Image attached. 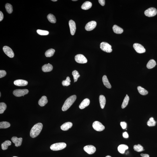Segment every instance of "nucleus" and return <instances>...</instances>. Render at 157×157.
I'll list each match as a JSON object with an SVG mask.
<instances>
[{"label":"nucleus","instance_id":"obj_43","mask_svg":"<svg viewBox=\"0 0 157 157\" xmlns=\"http://www.w3.org/2000/svg\"><path fill=\"white\" fill-rule=\"evenodd\" d=\"M123 137L125 138H127L129 137V135L128 133L126 132H125L123 134Z\"/></svg>","mask_w":157,"mask_h":157},{"label":"nucleus","instance_id":"obj_31","mask_svg":"<svg viewBox=\"0 0 157 157\" xmlns=\"http://www.w3.org/2000/svg\"><path fill=\"white\" fill-rule=\"evenodd\" d=\"M129 100V97L128 96H126L123 100L122 104L121 107L122 109H124L127 106L128 104Z\"/></svg>","mask_w":157,"mask_h":157},{"label":"nucleus","instance_id":"obj_24","mask_svg":"<svg viewBox=\"0 0 157 157\" xmlns=\"http://www.w3.org/2000/svg\"><path fill=\"white\" fill-rule=\"evenodd\" d=\"M113 29L114 33L116 34H121L123 33V29L116 25H114L113 27Z\"/></svg>","mask_w":157,"mask_h":157},{"label":"nucleus","instance_id":"obj_12","mask_svg":"<svg viewBox=\"0 0 157 157\" xmlns=\"http://www.w3.org/2000/svg\"><path fill=\"white\" fill-rule=\"evenodd\" d=\"M97 23L94 21H91L88 22L85 27V29L87 31H91L93 30L96 27Z\"/></svg>","mask_w":157,"mask_h":157},{"label":"nucleus","instance_id":"obj_19","mask_svg":"<svg viewBox=\"0 0 157 157\" xmlns=\"http://www.w3.org/2000/svg\"><path fill=\"white\" fill-rule=\"evenodd\" d=\"M48 102L47 97L46 96H43L38 101V103L40 106H45Z\"/></svg>","mask_w":157,"mask_h":157},{"label":"nucleus","instance_id":"obj_25","mask_svg":"<svg viewBox=\"0 0 157 157\" xmlns=\"http://www.w3.org/2000/svg\"><path fill=\"white\" fill-rule=\"evenodd\" d=\"M156 65V62L153 60H149L147 65V67L148 69H152Z\"/></svg>","mask_w":157,"mask_h":157},{"label":"nucleus","instance_id":"obj_22","mask_svg":"<svg viewBox=\"0 0 157 157\" xmlns=\"http://www.w3.org/2000/svg\"><path fill=\"white\" fill-rule=\"evenodd\" d=\"M102 81L103 84L106 88H111V86L110 84L106 75L103 76L102 78Z\"/></svg>","mask_w":157,"mask_h":157},{"label":"nucleus","instance_id":"obj_46","mask_svg":"<svg viewBox=\"0 0 157 157\" xmlns=\"http://www.w3.org/2000/svg\"><path fill=\"white\" fill-rule=\"evenodd\" d=\"M106 157H111V156H107Z\"/></svg>","mask_w":157,"mask_h":157},{"label":"nucleus","instance_id":"obj_49","mask_svg":"<svg viewBox=\"0 0 157 157\" xmlns=\"http://www.w3.org/2000/svg\"><path fill=\"white\" fill-rule=\"evenodd\" d=\"M18 157L14 156V157Z\"/></svg>","mask_w":157,"mask_h":157},{"label":"nucleus","instance_id":"obj_48","mask_svg":"<svg viewBox=\"0 0 157 157\" xmlns=\"http://www.w3.org/2000/svg\"><path fill=\"white\" fill-rule=\"evenodd\" d=\"M1 92H0V96L1 97Z\"/></svg>","mask_w":157,"mask_h":157},{"label":"nucleus","instance_id":"obj_44","mask_svg":"<svg viewBox=\"0 0 157 157\" xmlns=\"http://www.w3.org/2000/svg\"><path fill=\"white\" fill-rule=\"evenodd\" d=\"M141 155L142 157H150L148 154H141Z\"/></svg>","mask_w":157,"mask_h":157},{"label":"nucleus","instance_id":"obj_7","mask_svg":"<svg viewBox=\"0 0 157 157\" xmlns=\"http://www.w3.org/2000/svg\"><path fill=\"white\" fill-rule=\"evenodd\" d=\"M94 129L97 131H102L105 129V127L100 122L95 121L92 124Z\"/></svg>","mask_w":157,"mask_h":157},{"label":"nucleus","instance_id":"obj_2","mask_svg":"<svg viewBox=\"0 0 157 157\" xmlns=\"http://www.w3.org/2000/svg\"><path fill=\"white\" fill-rule=\"evenodd\" d=\"M76 98V96L75 95H74L70 96L67 99L62 108V110L63 111H66L69 109L75 101Z\"/></svg>","mask_w":157,"mask_h":157},{"label":"nucleus","instance_id":"obj_27","mask_svg":"<svg viewBox=\"0 0 157 157\" xmlns=\"http://www.w3.org/2000/svg\"><path fill=\"white\" fill-rule=\"evenodd\" d=\"M55 52V50L54 49H50L46 51L45 55L47 57H51L53 56Z\"/></svg>","mask_w":157,"mask_h":157},{"label":"nucleus","instance_id":"obj_9","mask_svg":"<svg viewBox=\"0 0 157 157\" xmlns=\"http://www.w3.org/2000/svg\"><path fill=\"white\" fill-rule=\"evenodd\" d=\"M133 47L136 52L139 53H144L146 51L143 46L140 44L138 43L134 44Z\"/></svg>","mask_w":157,"mask_h":157},{"label":"nucleus","instance_id":"obj_14","mask_svg":"<svg viewBox=\"0 0 157 157\" xmlns=\"http://www.w3.org/2000/svg\"><path fill=\"white\" fill-rule=\"evenodd\" d=\"M12 142L15 144V146L17 147L20 146L21 145L23 141L22 138H18L16 136H14L11 139Z\"/></svg>","mask_w":157,"mask_h":157},{"label":"nucleus","instance_id":"obj_35","mask_svg":"<svg viewBox=\"0 0 157 157\" xmlns=\"http://www.w3.org/2000/svg\"><path fill=\"white\" fill-rule=\"evenodd\" d=\"M134 149L135 151L137 152H141L144 150L143 146L140 144L135 145L134 146Z\"/></svg>","mask_w":157,"mask_h":157},{"label":"nucleus","instance_id":"obj_6","mask_svg":"<svg viewBox=\"0 0 157 157\" xmlns=\"http://www.w3.org/2000/svg\"><path fill=\"white\" fill-rule=\"evenodd\" d=\"M28 92L29 91L27 89H16L14 91L13 93L15 96L20 97L22 96H24V95L28 94Z\"/></svg>","mask_w":157,"mask_h":157},{"label":"nucleus","instance_id":"obj_36","mask_svg":"<svg viewBox=\"0 0 157 157\" xmlns=\"http://www.w3.org/2000/svg\"><path fill=\"white\" fill-rule=\"evenodd\" d=\"M6 108V105L4 102L0 103V114H2Z\"/></svg>","mask_w":157,"mask_h":157},{"label":"nucleus","instance_id":"obj_26","mask_svg":"<svg viewBox=\"0 0 157 157\" xmlns=\"http://www.w3.org/2000/svg\"><path fill=\"white\" fill-rule=\"evenodd\" d=\"M11 141L9 140H7L5 141L2 144L1 147L2 150H7L8 146L11 145Z\"/></svg>","mask_w":157,"mask_h":157},{"label":"nucleus","instance_id":"obj_29","mask_svg":"<svg viewBox=\"0 0 157 157\" xmlns=\"http://www.w3.org/2000/svg\"><path fill=\"white\" fill-rule=\"evenodd\" d=\"M137 89L139 93L141 95L145 96V95H147L148 93V92L147 90L140 86H139L138 87Z\"/></svg>","mask_w":157,"mask_h":157},{"label":"nucleus","instance_id":"obj_5","mask_svg":"<svg viewBox=\"0 0 157 157\" xmlns=\"http://www.w3.org/2000/svg\"><path fill=\"white\" fill-rule=\"evenodd\" d=\"M157 11L156 9L153 7L150 8L145 10V14L148 17H152L157 14Z\"/></svg>","mask_w":157,"mask_h":157},{"label":"nucleus","instance_id":"obj_20","mask_svg":"<svg viewBox=\"0 0 157 157\" xmlns=\"http://www.w3.org/2000/svg\"><path fill=\"white\" fill-rule=\"evenodd\" d=\"M99 99L100 107L102 109H104L105 107V104H106V98H105V96L101 95H100Z\"/></svg>","mask_w":157,"mask_h":157},{"label":"nucleus","instance_id":"obj_51","mask_svg":"<svg viewBox=\"0 0 157 157\" xmlns=\"http://www.w3.org/2000/svg\"></svg>","mask_w":157,"mask_h":157},{"label":"nucleus","instance_id":"obj_45","mask_svg":"<svg viewBox=\"0 0 157 157\" xmlns=\"http://www.w3.org/2000/svg\"><path fill=\"white\" fill-rule=\"evenodd\" d=\"M51 1H53V2H56V1H57V0H52Z\"/></svg>","mask_w":157,"mask_h":157},{"label":"nucleus","instance_id":"obj_38","mask_svg":"<svg viewBox=\"0 0 157 157\" xmlns=\"http://www.w3.org/2000/svg\"><path fill=\"white\" fill-rule=\"evenodd\" d=\"M37 32L38 34L42 36L48 35L49 33L48 31L40 30V29H38L37 30Z\"/></svg>","mask_w":157,"mask_h":157},{"label":"nucleus","instance_id":"obj_11","mask_svg":"<svg viewBox=\"0 0 157 157\" xmlns=\"http://www.w3.org/2000/svg\"><path fill=\"white\" fill-rule=\"evenodd\" d=\"M83 149L87 153L90 154H93L96 151V147L92 145H87L85 146Z\"/></svg>","mask_w":157,"mask_h":157},{"label":"nucleus","instance_id":"obj_50","mask_svg":"<svg viewBox=\"0 0 157 157\" xmlns=\"http://www.w3.org/2000/svg\"><path fill=\"white\" fill-rule=\"evenodd\" d=\"M126 96H128V95H126Z\"/></svg>","mask_w":157,"mask_h":157},{"label":"nucleus","instance_id":"obj_41","mask_svg":"<svg viewBox=\"0 0 157 157\" xmlns=\"http://www.w3.org/2000/svg\"><path fill=\"white\" fill-rule=\"evenodd\" d=\"M98 2L100 5L102 6H104L105 4V0H99Z\"/></svg>","mask_w":157,"mask_h":157},{"label":"nucleus","instance_id":"obj_47","mask_svg":"<svg viewBox=\"0 0 157 157\" xmlns=\"http://www.w3.org/2000/svg\"><path fill=\"white\" fill-rule=\"evenodd\" d=\"M73 1H77V0H73Z\"/></svg>","mask_w":157,"mask_h":157},{"label":"nucleus","instance_id":"obj_33","mask_svg":"<svg viewBox=\"0 0 157 157\" xmlns=\"http://www.w3.org/2000/svg\"><path fill=\"white\" fill-rule=\"evenodd\" d=\"M72 74L73 76V78H74V82H76L78 80V78L80 76L79 73L77 71L74 70L72 72Z\"/></svg>","mask_w":157,"mask_h":157},{"label":"nucleus","instance_id":"obj_1","mask_svg":"<svg viewBox=\"0 0 157 157\" xmlns=\"http://www.w3.org/2000/svg\"><path fill=\"white\" fill-rule=\"evenodd\" d=\"M43 127V125L38 123L34 125L32 128L30 132V136L32 138L36 137L39 134Z\"/></svg>","mask_w":157,"mask_h":157},{"label":"nucleus","instance_id":"obj_39","mask_svg":"<svg viewBox=\"0 0 157 157\" xmlns=\"http://www.w3.org/2000/svg\"><path fill=\"white\" fill-rule=\"evenodd\" d=\"M6 73L4 70H0V78H1L4 77L6 75Z\"/></svg>","mask_w":157,"mask_h":157},{"label":"nucleus","instance_id":"obj_17","mask_svg":"<svg viewBox=\"0 0 157 157\" xmlns=\"http://www.w3.org/2000/svg\"><path fill=\"white\" fill-rule=\"evenodd\" d=\"M42 70L44 72H51L53 69V67L51 64H45L42 67Z\"/></svg>","mask_w":157,"mask_h":157},{"label":"nucleus","instance_id":"obj_16","mask_svg":"<svg viewBox=\"0 0 157 157\" xmlns=\"http://www.w3.org/2000/svg\"><path fill=\"white\" fill-rule=\"evenodd\" d=\"M90 100L88 98L84 99L79 105V107L80 109H83L89 105Z\"/></svg>","mask_w":157,"mask_h":157},{"label":"nucleus","instance_id":"obj_40","mask_svg":"<svg viewBox=\"0 0 157 157\" xmlns=\"http://www.w3.org/2000/svg\"><path fill=\"white\" fill-rule=\"evenodd\" d=\"M121 127L123 129H125L126 128L127 124L126 122H121L120 123Z\"/></svg>","mask_w":157,"mask_h":157},{"label":"nucleus","instance_id":"obj_4","mask_svg":"<svg viewBox=\"0 0 157 157\" xmlns=\"http://www.w3.org/2000/svg\"><path fill=\"white\" fill-rule=\"evenodd\" d=\"M100 48L102 51L110 53L112 51L111 46L107 42H101L100 44Z\"/></svg>","mask_w":157,"mask_h":157},{"label":"nucleus","instance_id":"obj_30","mask_svg":"<svg viewBox=\"0 0 157 157\" xmlns=\"http://www.w3.org/2000/svg\"><path fill=\"white\" fill-rule=\"evenodd\" d=\"M10 124L8 122L3 121L0 123V128L6 129L9 128L10 126Z\"/></svg>","mask_w":157,"mask_h":157},{"label":"nucleus","instance_id":"obj_8","mask_svg":"<svg viewBox=\"0 0 157 157\" xmlns=\"http://www.w3.org/2000/svg\"><path fill=\"white\" fill-rule=\"evenodd\" d=\"M75 60L79 64H85L87 62V60L84 55H77L75 56Z\"/></svg>","mask_w":157,"mask_h":157},{"label":"nucleus","instance_id":"obj_13","mask_svg":"<svg viewBox=\"0 0 157 157\" xmlns=\"http://www.w3.org/2000/svg\"><path fill=\"white\" fill-rule=\"evenodd\" d=\"M69 24L71 34L72 35H74L75 34L76 29L75 22L72 20H70L69 21Z\"/></svg>","mask_w":157,"mask_h":157},{"label":"nucleus","instance_id":"obj_15","mask_svg":"<svg viewBox=\"0 0 157 157\" xmlns=\"http://www.w3.org/2000/svg\"><path fill=\"white\" fill-rule=\"evenodd\" d=\"M28 82L27 81L22 79H18L14 82V84L18 86H24L28 85Z\"/></svg>","mask_w":157,"mask_h":157},{"label":"nucleus","instance_id":"obj_21","mask_svg":"<svg viewBox=\"0 0 157 157\" xmlns=\"http://www.w3.org/2000/svg\"><path fill=\"white\" fill-rule=\"evenodd\" d=\"M128 149V147L127 145L122 144L119 145L118 148V152L121 154H124L126 150Z\"/></svg>","mask_w":157,"mask_h":157},{"label":"nucleus","instance_id":"obj_34","mask_svg":"<svg viewBox=\"0 0 157 157\" xmlns=\"http://www.w3.org/2000/svg\"><path fill=\"white\" fill-rule=\"evenodd\" d=\"M147 124L148 126L150 127L154 126H155L156 124V122L154 120V118L151 117L150 118L148 121Z\"/></svg>","mask_w":157,"mask_h":157},{"label":"nucleus","instance_id":"obj_37","mask_svg":"<svg viewBox=\"0 0 157 157\" xmlns=\"http://www.w3.org/2000/svg\"><path fill=\"white\" fill-rule=\"evenodd\" d=\"M71 81L70 78L69 77H67L66 79L65 80L63 81L62 84L64 86H68L70 84Z\"/></svg>","mask_w":157,"mask_h":157},{"label":"nucleus","instance_id":"obj_28","mask_svg":"<svg viewBox=\"0 0 157 157\" xmlns=\"http://www.w3.org/2000/svg\"><path fill=\"white\" fill-rule=\"evenodd\" d=\"M49 21L51 23H56V19L54 15L51 14H49L47 17Z\"/></svg>","mask_w":157,"mask_h":157},{"label":"nucleus","instance_id":"obj_23","mask_svg":"<svg viewBox=\"0 0 157 157\" xmlns=\"http://www.w3.org/2000/svg\"><path fill=\"white\" fill-rule=\"evenodd\" d=\"M92 4L89 1H87L83 4L81 6L82 9L87 10L91 8L92 6Z\"/></svg>","mask_w":157,"mask_h":157},{"label":"nucleus","instance_id":"obj_18","mask_svg":"<svg viewBox=\"0 0 157 157\" xmlns=\"http://www.w3.org/2000/svg\"><path fill=\"white\" fill-rule=\"evenodd\" d=\"M72 123L70 122H66L63 124L61 126L60 128L63 131H67L69 129L71 128L72 127Z\"/></svg>","mask_w":157,"mask_h":157},{"label":"nucleus","instance_id":"obj_3","mask_svg":"<svg viewBox=\"0 0 157 157\" xmlns=\"http://www.w3.org/2000/svg\"><path fill=\"white\" fill-rule=\"evenodd\" d=\"M66 146V144L65 143H56L51 145L50 147V148L53 151H58L65 148Z\"/></svg>","mask_w":157,"mask_h":157},{"label":"nucleus","instance_id":"obj_32","mask_svg":"<svg viewBox=\"0 0 157 157\" xmlns=\"http://www.w3.org/2000/svg\"><path fill=\"white\" fill-rule=\"evenodd\" d=\"M6 11L9 14L12 13L13 11V8L12 5L10 4H6L5 6Z\"/></svg>","mask_w":157,"mask_h":157},{"label":"nucleus","instance_id":"obj_10","mask_svg":"<svg viewBox=\"0 0 157 157\" xmlns=\"http://www.w3.org/2000/svg\"><path fill=\"white\" fill-rule=\"evenodd\" d=\"M3 51L9 57L12 58L14 56L13 51L10 47L8 46H5L3 47Z\"/></svg>","mask_w":157,"mask_h":157},{"label":"nucleus","instance_id":"obj_42","mask_svg":"<svg viewBox=\"0 0 157 157\" xmlns=\"http://www.w3.org/2000/svg\"><path fill=\"white\" fill-rule=\"evenodd\" d=\"M4 18V15L2 11H0V21H2Z\"/></svg>","mask_w":157,"mask_h":157}]
</instances>
